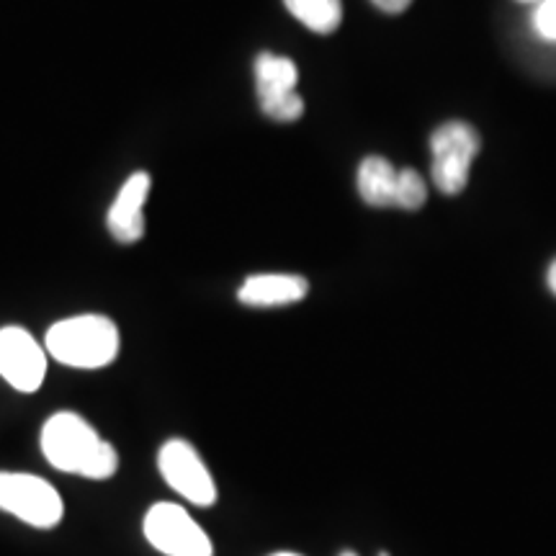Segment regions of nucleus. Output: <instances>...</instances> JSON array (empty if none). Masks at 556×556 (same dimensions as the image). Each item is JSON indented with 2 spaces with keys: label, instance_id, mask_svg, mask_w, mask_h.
<instances>
[{
  "label": "nucleus",
  "instance_id": "f257e3e1",
  "mask_svg": "<svg viewBox=\"0 0 556 556\" xmlns=\"http://www.w3.org/2000/svg\"><path fill=\"white\" fill-rule=\"evenodd\" d=\"M41 454L50 467L86 479H111L119 469V454L109 441L75 413H58L41 428Z\"/></svg>",
  "mask_w": 556,
  "mask_h": 556
},
{
  "label": "nucleus",
  "instance_id": "f03ea898",
  "mask_svg": "<svg viewBox=\"0 0 556 556\" xmlns=\"http://www.w3.org/2000/svg\"><path fill=\"white\" fill-rule=\"evenodd\" d=\"M45 348L60 364L93 371L119 356V330L103 315L67 317L47 330Z\"/></svg>",
  "mask_w": 556,
  "mask_h": 556
},
{
  "label": "nucleus",
  "instance_id": "7ed1b4c3",
  "mask_svg": "<svg viewBox=\"0 0 556 556\" xmlns=\"http://www.w3.org/2000/svg\"><path fill=\"white\" fill-rule=\"evenodd\" d=\"M0 510L34 528L62 523L65 503L47 479L18 471H0Z\"/></svg>",
  "mask_w": 556,
  "mask_h": 556
},
{
  "label": "nucleus",
  "instance_id": "20e7f679",
  "mask_svg": "<svg viewBox=\"0 0 556 556\" xmlns=\"http://www.w3.org/2000/svg\"><path fill=\"white\" fill-rule=\"evenodd\" d=\"M148 544L165 556H214L206 531L180 505L157 503L142 520Z\"/></svg>",
  "mask_w": 556,
  "mask_h": 556
},
{
  "label": "nucleus",
  "instance_id": "39448f33",
  "mask_svg": "<svg viewBox=\"0 0 556 556\" xmlns=\"http://www.w3.org/2000/svg\"><path fill=\"white\" fill-rule=\"evenodd\" d=\"M430 150H433V184L438 191L462 193L469 180L471 160L479 152V135L467 122H446L441 124L430 137Z\"/></svg>",
  "mask_w": 556,
  "mask_h": 556
},
{
  "label": "nucleus",
  "instance_id": "423d86ee",
  "mask_svg": "<svg viewBox=\"0 0 556 556\" xmlns=\"http://www.w3.org/2000/svg\"><path fill=\"white\" fill-rule=\"evenodd\" d=\"M157 469L165 484L191 505L208 507L217 503V484L201 462L199 451L184 438H170L157 451Z\"/></svg>",
  "mask_w": 556,
  "mask_h": 556
},
{
  "label": "nucleus",
  "instance_id": "0eeeda50",
  "mask_svg": "<svg viewBox=\"0 0 556 556\" xmlns=\"http://www.w3.org/2000/svg\"><path fill=\"white\" fill-rule=\"evenodd\" d=\"M296 65L289 58L263 52L255 58V93L263 114L274 122H296L304 114V101L296 93Z\"/></svg>",
  "mask_w": 556,
  "mask_h": 556
},
{
  "label": "nucleus",
  "instance_id": "6e6552de",
  "mask_svg": "<svg viewBox=\"0 0 556 556\" xmlns=\"http://www.w3.org/2000/svg\"><path fill=\"white\" fill-rule=\"evenodd\" d=\"M0 377L24 394L37 392L45 384L47 351L39 348L29 330L16 325L0 330Z\"/></svg>",
  "mask_w": 556,
  "mask_h": 556
},
{
  "label": "nucleus",
  "instance_id": "1a4fd4ad",
  "mask_svg": "<svg viewBox=\"0 0 556 556\" xmlns=\"http://www.w3.org/2000/svg\"><path fill=\"white\" fill-rule=\"evenodd\" d=\"M150 193V176L148 173H135L116 193L114 204L106 214V227L111 238L122 245H131L144 238V201Z\"/></svg>",
  "mask_w": 556,
  "mask_h": 556
},
{
  "label": "nucleus",
  "instance_id": "9d476101",
  "mask_svg": "<svg viewBox=\"0 0 556 556\" xmlns=\"http://www.w3.org/2000/svg\"><path fill=\"white\" fill-rule=\"evenodd\" d=\"M309 294V281L296 274H258L245 278L238 299L245 307H283Z\"/></svg>",
  "mask_w": 556,
  "mask_h": 556
},
{
  "label": "nucleus",
  "instance_id": "9b49d317",
  "mask_svg": "<svg viewBox=\"0 0 556 556\" xmlns=\"http://www.w3.org/2000/svg\"><path fill=\"white\" fill-rule=\"evenodd\" d=\"M397 168L379 155L366 157L358 168V193L368 206H394Z\"/></svg>",
  "mask_w": 556,
  "mask_h": 556
},
{
  "label": "nucleus",
  "instance_id": "f8f14e48",
  "mask_svg": "<svg viewBox=\"0 0 556 556\" xmlns=\"http://www.w3.org/2000/svg\"><path fill=\"white\" fill-rule=\"evenodd\" d=\"M283 5L315 34H332L343 21L340 0H283Z\"/></svg>",
  "mask_w": 556,
  "mask_h": 556
},
{
  "label": "nucleus",
  "instance_id": "ddd939ff",
  "mask_svg": "<svg viewBox=\"0 0 556 556\" xmlns=\"http://www.w3.org/2000/svg\"><path fill=\"white\" fill-rule=\"evenodd\" d=\"M428 199V186L420 173L402 168L397 170V186H394V206L400 208H420Z\"/></svg>",
  "mask_w": 556,
  "mask_h": 556
},
{
  "label": "nucleus",
  "instance_id": "4468645a",
  "mask_svg": "<svg viewBox=\"0 0 556 556\" xmlns=\"http://www.w3.org/2000/svg\"><path fill=\"white\" fill-rule=\"evenodd\" d=\"M533 29L544 41H556V0H539L533 11Z\"/></svg>",
  "mask_w": 556,
  "mask_h": 556
},
{
  "label": "nucleus",
  "instance_id": "2eb2a0df",
  "mask_svg": "<svg viewBox=\"0 0 556 556\" xmlns=\"http://www.w3.org/2000/svg\"><path fill=\"white\" fill-rule=\"evenodd\" d=\"M371 3L384 13H402L407 11V5L413 3V0H371Z\"/></svg>",
  "mask_w": 556,
  "mask_h": 556
},
{
  "label": "nucleus",
  "instance_id": "dca6fc26",
  "mask_svg": "<svg viewBox=\"0 0 556 556\" xmlns=\"http://www.w3.org/2000/svg\"><path fill=\"white\" fill-rule=\"evenodd\" d=\"M546 281H548V289H552L554 294H556V261L552 263V266H548V276H546Z\"/></svg>",
  "mask_w": 556,
  "mask_h": 556
},
{
  "label": "nucleus",
  "instance_id": "f3484780",
  "mask_svg": "<svg viewBox=\"0 0 556 556\" xmlns=\"http://www.w3.org/2000/svg\"><path fill=\"white\" fill-rule=\"evenodd\" d=\"M274 556H302V554H291V552H278V554H274Z\"/></svg>",
  "mask_w": 556,
  "mask_h": 556
},
{
  "label": "nucleus",
  "instance_id": "a211bd4d",
  "mask_svg": "<svg viewBox=\"0 0 556 556\" xmlns=\"http://www.w3.org/2000/svg\"><path fill=\"white\" fill-rule=\"evenodd\" d=\"M340 556H358V554H353V552H343Z\"/></svg>",
  "mask_w": 556,
  "mask_h": 556
},
{
  "label": "nucleus",
  "instance_id": "6ab92c4d",
  "mask_svg": "<svg viewBox=\"0 0 556 556\" xmlns=\"http://www.w3.org/2000/svg\"><path fill=\"white\" fill-rule=\"evenodd\" d=\"M520 3H539V0H520Z\"/></svg>",
  "mask_w": 556,
  "mask_h": 556
}]
</instances>
